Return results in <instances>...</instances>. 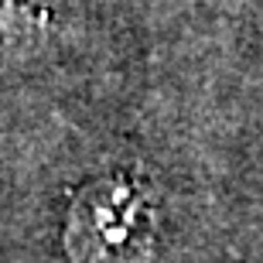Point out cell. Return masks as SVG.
<instances>
[{
  "instance_id": "7a4b0ae2",
  "label": "cell",
  "mask_w": 263,
  "mask_h": 263,
  "mask_svg": "<svg viewBox=\"0 0 263 263\" xmlns=\"http://www.w3.org/2000/svg\"><path fill=\"white\" fill-rule=\"evenodd\" d=\"M4 4H7V7H10V0H0V7H4Z\"/></svg>"
},
{
  "instance_id": "6da1fadb",
  "label": "cell",
  "mask_w": 263,
  "mask_h": 263,
  "mask_svg": "<svg viewBox=\"0 0 263 263\" xmlns=\"http://www.w3.org/2000/svg\"><path fill=\"white\" fill-rule=\"evenodd\" d=\"M157 239L154 195L140 175L109 171L79 188L65 215L72 263H151Z\"/></svg>"
}]
</instances>
